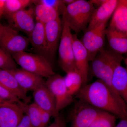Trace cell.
Masks as SVG:
<instances>
[{
    "label": "cell",
    "instance_id": "cell-1",
    "mask_svg": "<svg viewBox=\"0 0 127 127\" xmlns=\"http://www.w3.org/2000/svg\"><path fill=\"white\" fill-rule=\"evenodd\" d=\"M76 95L79 101L96 109L112 114L121 119L127 117V113L110 89L99 79L82 87Z\"/></svg>",
    "mask_w": 127,
    "mask_h": 127
},
{
    "label": "cell",
    "instance_id": "cell-2",
    "mask_svg": "<svg viewBox=\"0 0 127 127\" xmlns=\"http://www.w3.org/2000/svg\"><path fill=\"white\" fill-rule=\"evenodd\" d=\"M123 59L122 55L111 50L103 48L94 58L92 62V72L94 76L103 82L113 94L121 106L124 109L127 106L112 86L114 71L117 66L121 65Z\"/></svg>",
    "mask_w": 127,
    "mask_h": 127
},
{
    "label": "cell",
    "instance_id": "cell-3",
    "mask_svg": "<svg viewBox=\"0 0 127 127\" xmlns=\"http://www.w3.org/2000/svg\"><path fill=\"white\" fill-rule=\"evenodd\" d=\"M95 8L90 1L76 0L66 7L63 15L71 30L76 34L86 29Z\"/></svg>",
    "mask_w": 127,
    "mask_h": 127
},
{
    "label": "cell",
    "instance_id": "cell-4",
    "mask_svg": "<svg viewBox=\"0 0 127 127\" xmlns=\"http://www.w3.org/2000/svg\"><path fill=\"white\" fill-rule=\"evenodd\" d=\"M12 56L17 64L25 70L47 79L56 74L50 61L43 56L26 51Z\"/></svg>",
    "mask_w": 127,
    "mask_h": 127
},
{
    "label": "cell",
    "instance_id": "cell-5",
    "mask_svg": "<svg viewBox=\"0 0 127 127\" xmlns=\"http://www.w3.org/2000/svg\"><path fill=\"white\" fill-rule=\"evenodd\" d=\"M58 50V62L62 69L66 73L72 71H77L73 55V34L71 32L70 28L63 18L62 35Z\"/></svg>",
    "mask_w": 127,
    "mask_h": 127
},
{
    "label": "cell",
    "instance_id": "cell-6",
    "mask_svg": "<svg viewBox=\"0 0 127 127\" xmlns=\"http://www.w3.org/2000/svg\"><path fill=\"white\" fill-rule=\"evenodd\" d=\"M29 38L10 26L3 25L0 32V48L11 56L25 51L30 45Z\"/></svg>",
    "mask_w": 127,
    "mask_h": 127
},
{
    "label": "cell",
    "instance_id": "cell-7",
    "mask_svg": "<svg viewBox=\"0 0 127 127\" xmlns=\"http://www.w3.org/2000/svg\"><path fill=\"white\" fill-rule=\"evenodd\" d=\"M46 85L55 98L57 112L68 106L73 102V96L71 95L66 87L64 77L55 74L48 78Z\"/></svg>",
    "mask_w": 127,
    "mask_h": 127
},
{
    "label": "cell",
    "instance_id": "cell-8",
    "mask_svg": "<svg viewBox=\"0 0 127 127\" xmlns=\"http://www.w3.org/2000/svg\"><path fill=\"white\" fill-rule=\"evenodd\" d=\"M107 23L85 31L81 41L88 52L89 61L92 62L99 52L104 48Z\"/></svg>",
    "mask_w": 127,
    "mask_h": 127
},
{
    "label": "cell",
    "instance_id": "cell-9",
    "mask_svg": "<svg viewBox=\"0 0 127 127\" xmlns=\"http://www.w3.org/2000/svg\"><path fill=\"white\" fill-rule=\"evenodd\" d=\"M100 111L78 100L72 112L70 127H91Z\"/></svg>",
    "mask_w": 127,
    "mask_h": 127
},
{
    "label": "cell",
    "instance_id": "cell-10",
    "mask_svg": "<svg viewBox=\"0 0 127 127\" xmlns=\"http://www.w3.org/2000/svg\"><path fill=\"white\" fill-rule=\"evenodd\" d=\"M46 57L50 62L54 59L58 49L62 30L60 18L45 24Z\"/></svg>",
    "mask_w": 127,
    "mask_h": 127
},
{
    "label": "cell",
    "instance_id": "cell-11",
    "mask_svg": "<svg viewBox=\"0 0 127 127\" xmlns=\"http://www.w3.org/2000/svg\"><path fill=\"white\" fill-rule=\"evenodd\" d=\"M11 27L17 31L22 32L28 36L33 31L35 22L34 7H30L17 12L6 17Z\"/></svg>",
    "mask_w": 127,
    "mask_h": 127
},
{
    "label": "cell",
    "instance_id": "cell-12",
    "mask_svg": "<svg viewBox=\"0 0 127 127\" xmlns=\"http://www.w3.org/2000/svg\"><path fill=\"white\" fill-rule=\"evenodd\" d=\"M27 104L10 102L0 107V127H16L25 114Z\"/></svg>",
    "mask_w": 127,
    "mask_h": 127
},
{
    "label": "cell",
    "instance_id": "cell-13",
    "mask_svg": "<svg viewBox=\"0 0 127 127\" xmlns=\"http://www.w3.org/2000/svg\"><path fill=\"white\" fill-rule=\"evenodd\" d=\"M73 48L75 65L82 77L84 86L88 81L90 61L88 52L76 33L73 34Z\"/></svg>",
    "mask_w": 127,
    "mask_h": 127
},
{
    "label": "cell",
    "instance_id": "cell-14",
    "mask_svg": "<svg viewBox=\"0 0 127 127\" xmlns=\"http://www.w3.org/2000/svg\"><path fill=\"white\" fill-rule=\"evenodd\" d=\"M33 96L34 103L40 109L50 113L54 118L59 115L56 109L55 98L44 80L34 89Z\"/></svg>",
    "mask_w": 127,
    "mask_h": 127
},
{
    "label": "cell",
    "instance_id": "cell-15",
    "mask_svg": "<svg viewBox=\"0 0 127 127\" xmlns=\"http://www.w3.org/2000/svg\"><path fill=\"white\" fill-rule=\"evenodd\" d=\"M118 0H106L104 3L95 9L87 28L91 29L104 23H107L112 16Z\"/></svg>",
    "mask_w": 127,
    "mask_h": 127
},
{
    "label": "cell",
    "instance_id": "cell-16",
    "mask_svg": "<svg viewBox=\"0 0 127 127\" xmlns=\"http://www.w3.org/2000/svg\"><path fill=\"white\" fill-rule=\"evenodd\" d=\"M14 76L21 88L27 93L30 91H33L40 83L44 80L43 78L32 73L17 68L7 70Z\"/></svg>",
    "mask_w": 127,
    "mask_h": 127
},
{
    "label": "cell",
    "instance_id": "cell-17",
    "mask_svg": "<svg viewBox=\"0 0 127 127\" xmlns=\"http://www.w3.org/2000/svg\"><path fill=\"white\" fill-rule=\"evenodd\" d=\"M0 84L24 103L28 104L31 98L18 85L13 75L7 70L0 68Z\"/></svg>",
    "mask_w": 127,
    "mask_h": 127
},
{
    "label": "cell",
    "instance_id": "cell-18",
    "mask_svg": "<svg viewBox=\"0 0 127 127\" xmlns=\"http://www.w3.org/2000/svg\"><path fill=\"white\" fill-rule=\"evenodd\" d=\"M105 33L111 50L120 55L127 53V34L108 27Z\"/></svg>",
    "mask_w": 127,
    "mask_h": 127
},
{
    "label": "cell",
    "instance_id": "cell-19",
    "mask_svg": "<svg viewBox=\"0 0 127 127\" xmlns=\"http://www.w3.org/2000/svg\"><path fill=\"white\" fill-rule=\"evenodd\" d=\"M28 37L30 44L36 54L46 58L45 24L36 21L33 31Z\"/></svg>",
    "mask_w": 127,
    "mask_h": 127
},
{
    "label": "cell",
    "instance_id": "cell-20",
    "mask_svg": "<svg viewBox=\"0 0 127 127\" xmlns=\"http://www.w3.org/2000/svg\"><path fill=\"white\" fill-rule=\"evenodd\" d=\"M108 27L127 34V0H118Z\"/></svg>",
    "mask_w": 127,
    "mask_h": 127
},
{
    "label": "cell",
    "instance_id": "cell-21",
    "mask_svg": "<svg viewBox=\"0 0 127 127\" xmlns=\"http://www.w3.org/2000/svg\"><path fill=\"white\" fill-rule=\"evenodd\" d=\"M112 86L115 92L123 100L127 107V71L121 65L117 66L114 71Z\"/></svg>",
    "mask_w": 127,
    "mask_h": 127
},
{
    "label": "cell",
    "instance_id": "cell-22",
    "mask_svg": "<svg viewBox=\"0 0 127 127\" xmlns=\"http://www.w3.org/2000/svg\"><path fill=\"white\" fill-rule=\"evenodd\" d=\"M35 5L34 13L36 21L45 25L60 18V15L55 9L41 4Z\"/></svg>",
    "mask_w": 127,
    "mask_h": 127
},
{
    "label": "cell",
    "instance_id": "cell-23",
    "mask_svg": "<svg viewBox=\"0 0 127 127\" xmlns=\"http://www.w3.org/2000/svg\"><path fill=\"white\" fill-rule=\"evenodd\" d=\"M64 81L69 93L73 96L76 95L83 86V79L78 71L70 72L66 73Z\"/></svg>",
    "mask_w": 127,
    "mask_h": 127
},
{
    "label": "cell",
    "instance_id": "cell-24",
    "mask_svg": "<svg viewBox=\"0 0 127 127\" xmlns=\"http://www.w3.org/2000/svg\"><path fill=\"white\" fill-rule=\"evenodd\" d=\"M32 4L31 0H5L4 16L6 17L26 9Z\"/></svg>",
    "mask_w": 127,
    "mask_h": 127
},
{
    "label": "cell",
    "instance_id": "cell-25",
    "mask_svg": "<svg viewBox=\"0 0 127 127\" xmlns=\"http://www.w3.org/2000/svg\"><path fill=\"white\" fill-rule=\"evenodd\" d=\"M116 117L112 114L100 111L91 127H115Z\"/></svg>",
    "mask_w": 127,
    "mask_h": 127
},
{
    "label": "cell",
    "instance_id": "cell-26",
    "mask_svg": "<svg viewBox=\"0 0 127 127\" xmlns=\"http://www.w3.org/2000/svg\"><path fill=\"white\" fill-rule=\"evenodd\" d=\"M25 113L30 119L33 127H42L41 109L34 103L27 104Z\"/></svg>",
    "mask_w": 127,
    "mask_h": 127
},
{
    "label": "cell",
    "instance_id": "cell-27",
    "mask_svg": "<svg viewBox=\"0 0 127 127\" xmlns=\"http://www.w3.org/2000/svg\"><path fill=\"white\" fill-rule=\"evenodd\" d=\"M17 68V64L12 56L0 48V68L11 70Z\"/></svg>",
    "mask_w": 127,
    "mask_h": 127
},
{
    "label": "cell",
    "instance_id": "cell-28",
    "mask_svg": "<svg viewBox=\"0 0 127 127\" xmlns=\"http://www.w3.org/2000/svg\"><path fill=\"white\" fill-rule=\"evenodd\" d=\"M32 4L35 5L41 4L52 8L60 15H63L66 7L63 0H32Z\"/></svg>",
    "mask_w": 127,
    "mask_h": 127
},
{
    "label": "cell",
    "instance_id": "cell-29",
    "mask_svg": "<svg viewBox=\"0 0 127 127\" xmlns=\"http://www.w3.org/2000/svg\"><path fill=\"white\" fill-rule=\"evenodd\" d=\"M0 97L5 101L10 102L16 103L20 104H25L14 94L2 86L1 84H0Z\"/></svg>",
    "mask_w": 127,
    "mask_h": 127
},
{
    "label": "cell",
    "instance_id": "cell-30",
    "mask_svg": "<svg viewBox=\"0 0 127 127\" xmlns=\"http://www.w3.org/2000/svg\"><path fill=\"white\" fill-rule=\"evenodd\" d=\"M54 118V122L46 127H67L65 120L62 113H59L58 116Z\"/></svg>",
    "mask_w": 127,
    "mask_h": 127
},
{
    "label": "cell",
    "instance_id": "cell-31",
    "mask_svg": "<svg viewBox=\"0 0 127 127\" xmlns=\"http://www.w3.org/2000/svg\"><path fill=\"white\" fill-rule=\"evenodd\" d=\"M40 109L42 126V127H46L47 126L50 118L52 116L51 114L47 111Z\"/></svg>",
    "mask_w": 127,
    "mask_h": 127
},
{
    "label": "cell",
    "instance_id": "cell-32",
    "mask_svg": "<svg viewBox=\"0 0 127 127\" xmlns=\"http://www.w3.org/2000/svg\"><path fill=\"white\" fill-rule=\"evenodd\" d=\"M16 127H33L27 115L25 114L20 123Z\"/></svg>",
    "mask_w": 127,
    "mask_h": 127
},
{
    "label": "cell",
    "instance_id": "cell-33",
    "mask_svg": "<svg viewBox=\"0 0 127 127\" xmlns=\"http://www.w3.org/2000/svg\"><path fill=\"white\" fill-rule=\"evenodd\" d=\"M115 127H127V117L121 119L119 122Z\"/></svg>",
    "mask_w": 127,
    "mask_h": 127
},
{
    "label": "cell",
    "instance_id": "cell-34",
    "mask_svg": "<svg viewBox=\"0 0 127 127\" xmlns=\"http://www.w3.org/2000/svg\"><path fill=\"white\" fill-rule=\"evenodd\" d=\"M5 0H0V19L4 16Z\"/></svg>",
    "mask_w": 127,
    "mask_h": 127
},
{
    "label": "cell",
    "instance_id": "cell-35",
    "mask_svg": "<svg viewBox=\"0 0 127 127\" xmlns=\"http://www.w3.org/2000/svg\"><path fill=\"white\" fill-rule=\"evenodd\" d=\"M92 4L95 6V5L97 6V7L100 6L106 1V0H89Z\"/></svg>",
    "mask_w": 127,
    "mask_h": 127
},
{
    "label": "cell",
    "instance_id": "cell-36",
    "mask_svg": "<svg viewBox=\"0 0 127 127\" xmlns=\"http://www.w3.org/2000/svg\"><path fill=\"white\" fill-rule=\"evenodd\" d=\"M76 0H63V1L64 4L66 5V6L72 4L76 1Z\"/></svg>",
    "mask_w": 127,
    "mask_h": 127
},
{
    "label": "cell",
    "instance_id": "cell-37",
    "mask_svg": "<svg viewBox=\"0 0 127 127\" xmlns=\"http://www.w3.org/2000/svg\"><path fill=\"white\" fill-rule=\"evenodd\" d=\"M9 102H10L5 101L0 97V107L5 106V105L8 104Z\"/></svg>",
    "mask_w": 127,
    "mask_h": 127
},
{
    "label": "cell",
    "instance_id": "cell-38",
    "mask_svg": "<svg viewBox=\"0 0 127 127\" xmlns=\"http://www.w3.org/2000/svg\"><path fill=\"white\" fill-rule=\"evenodd\" d=\"M2 26H3V25L1 23L0 19V32L1 31Z\"/></svg>",
    "mask_w": 127,
    "mask_h": 127
},
{
    "label": "cell",
    "instance_id": "cell-39",
    "mask_svg": "<svg viewBox=\"0 0 127 127\" xmlns=\"http://www.w3.org/2000/svg\"><path fill=\"white\" fill-rule=\"evenodd\" d=\"M125 62L126 65H127V57L125 60Z\"/></svg>",
    "mask_w": 127,
    "mask_h": 127
},
{
    "label": "cell",
    "instance_id": "cell-40",
    "mask_svg": "<svg viewBox=\"0 0 127 127\" xmlns=\"http://www.w3.org/2000/svg\"><path fill=\"white\" fill-rule=\"evenodd\" d=\"M126 69H127V65H126Z\"/></svg>",
    "mask_w": 127,
    "mask_h": 127
}]
</instances>
